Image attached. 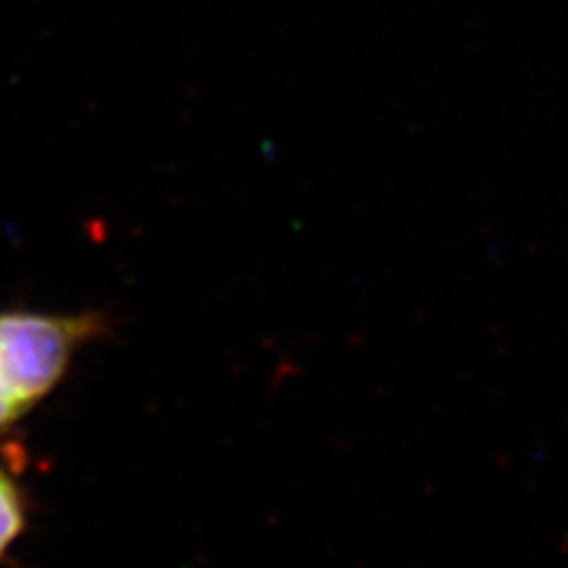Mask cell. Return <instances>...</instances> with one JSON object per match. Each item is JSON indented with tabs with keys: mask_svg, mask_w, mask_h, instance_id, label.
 <instances>
[{
	"mask_svg": "<svg viewBox=\"0 0 568 568\" xmlns=\"http://www.w3.org/2000/svg\"><path fill=\"white\" fill-rule=\"evenodd\" d=\"M104 329L106 320L93 311H0V434L39 407Z\"/></svg>",
	"mask_w": 568,
	"mask_h": 568,
	"instance_id": "obj_1",
	"label": "cell"
},
{
	"mask_svg": "<svg viewBox=\"0 0 568 568\" xmlns=\"http://www.w3.org/2000/svg\"><path fill=\"white\" fill-rule=\"evenodd\" d=\"M29 524V503L17 478L0 467V561H6L14 542Z\"/></svg>",
	"mask_w": 568,
	"mask_h": 568,
	"instance_id": "obj_2",
	"label": "cell"
}]
</instances>
